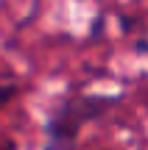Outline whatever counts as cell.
Returning <instances> with one entry per match:
<instances>
[{
	"label": "cell",
	"instance_id": "1",
	"mask_svg": "<svg viewBox=\"0 0 148 150\" xmlns=\"http://www.w3.org/2000/svg\"><path fill=\"white\" fill-rule=\"evenodd\" d=\"M123 100L120 92L115 95H95V92L67 89L45 117V142L42 150H76L78 136L89 122L104 120L112 108Z\"/></svg>",
	"mask_w": 148,
	"mask_h": 150
},
{
	"label": "cell",
	"instance_id": "2",
	"mask_svg": "<svg viewBox=\"0 0 148 150\" xmlns=\"http://www.w3.org/2000/svg\"><path fill=\"white\" fill-rule=\"evenodd\" d=\"M20 95V83H14V81H9V83H0V108L9 106L14 97Z\"/></svg>",
	"mask_w": 148,
	"mask_h": 150
}]
</instances>
